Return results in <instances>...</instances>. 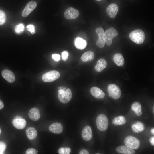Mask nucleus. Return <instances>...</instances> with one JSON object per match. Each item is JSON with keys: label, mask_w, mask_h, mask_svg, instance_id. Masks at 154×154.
<instances>
[{"label": "nucleus", "mask_w": 154, "mask_h": 154, "mask_svg": "<svg viewBox=\"0 0 154 154\" xmlns=\"http://www.w3.org/2000/svg\"><path fill=\"white\" fill-rule=\"evenodd\" d=\"M95 31L98 37L96 44L98 47L102 48L104 47L105 43V32L101 27L97 28Z\"/></svg>", "instance_id": "8"}, {"label": "nucleus", "mask_w": 154, "mask_h": 154, "mask_svg": "<svg viewBox=\"0 0 154 154\" xmlns=\"http://www.w3.org/2000/svg\"><path fill=\"white\" fill-rule=\"evenodd\" d=\"M131 127L133 132L135 133L142 132L145 129L144 124L140 121H137L133 124L132 125Z\"/></svg>", "instance_id": "24"}, {"label": "nucleus", "mask_w": 154, "mask_h": 154, "mask_svg": "<svg viewBox=\"0 0 154 154\" xmlns=\"http://www.w3.org/2000/svg\"><path fill=\"white\" fill-rule=\"evenodd\" d=\"M107 91L109 96L114 99H118L121 96V90L116 84H111L109 85L107 87Z\"/></svg>", "instance_id": "4"}, {"label": "nucleus", "mask_w": 154, "mask_h": 154, "mask_svg": "<svg viewBox=\"0 0 154 154\" xmlns=\"http://www.w3.org/2000/svg\"><path fill=\"white\" fill-rule=\"evenodd\" d=\"M28 116L32 120L34 121L38 120L40 117L39 109L36 107L32 108L29 112Z\"/></svg>", "instance_id": "13"}, {"label": "nucleus", "mask_w": 154, "mask_h": 154, "mask_svg": "<svg viewBox=\"0 0 154 154\" xmlns=\"http://www.w3.org/2000/svg\"><path fill=\"white\" fill-rule=\"evenodd\" d=\"M37 3L35 1H31L26 5L22 13L24 17L27 16L36 7Z\"/></svg>", "instance_id": "10"}, {"label": "nucleus", "mask_w": 154, "mask_h": 154, "mask_svg": "<svg viewBox=\"0 0 154 154\" xmlns=\"http://www.w3.org/2000/svg\"><path fill=\"white\" fill-rule=\"evenodd\" d=\"M79 15V12L76 9L70 7L67 9L64 13V16L67 19H71L77 18Z\"/></svg>", "instance_id": "9"}, {"label": "nucleus", "mask_w": 154, "mask_h": 154, "mask_svg": "<svg viewBox=\"0 0 154 154\" xmlns=\"http://www.w3.org/2000/svg\"><path fill=\"white\" fill-rule=\"evenodd\" d=\"M114 62L118 66H122L124 63V60L122 55L119 53H116L113 56Z\"/></svg>", "instance_id": "21"}, {"label": "nucleus", "mask_w": 154, "mask_h": 154, "mask_svg": "<svg viewBox=\"0 0 154 154\" xmlns=\"http://www.w3.org/2000/svg\"><path fill=\"white\" fill-rule=\"evenodd\" d=\"M1 74L3 78L10 83H13L15 80L14 74L11 71L8 69L3 70Z\"/></svg>", "instance_id": "15"}, {"label": "nucleus", "mask_w": 154, "mask_h": 154, "mask_svg": "<svg viewBox=\"0 0 154 154\" xmlns=\"http://www.w3.org/2000/svg\"><path fill=\"white\" fill-rule=\"evenodd\" d=\"M1 131L0 129V133H1Z\"/></svg>", "instance_id": "42"}, {"label": "nucleus", "mask_w": 154, "mask_h": 154, "mask_svg": "<svg viewBox=\"0 0 154 154\" xmlns=\"http://www.w3.org/2000/svg\"><path fill=\"white\" fill-rule=\"evenodd\" d=\"M154 107L153 106V113H154Z\"/></svg>", "instance_id": "40"}, {"label": "nucleus", "mask_w": 154, "mask_h": 154, "mask_svg": "<svg viewBox=\"0 0 154 154\" xmlns=\"http://www.w3.org/2000/svg\"><path fill=\"white\" fill-rule=\"evenodd\" d=\"M96 1H101L102 0H96Z\"/></svg>", "instance_id": "41"}, {"label": "nucleus", "mask_w": 154, "mask_h": 154, "mask_svg": "<svg viewBox=\"0 0 154 154\" xmlns=\"http://www.w3.org/2000/svg\"><path fill=\"white\" fill-rule=\"evenodd\" d=\"M60 74L56 70H52L44 74L42 78L44 82H49L57 79L60 77Z\"/></svg>", "instance_id": "6"}, {"label": "nucleus", "mask_w": 154, "mask_h": 154, "mask_svg": "<svg viewBox=\"0 0 154 154\" xmlns=\"http://www.w3.org/2000/svg\"><path fill=\"white\" fill-rule=\"evenodd\" d=\"M26 133L28 138L30 140L35 139L37 135V130L32 127L28 128L26 130Z\"/></svg>", "instance_id": "20"}, {"label": "nucleus", "mask_w": 154, "mask_h": 154, "mask_svg": "<svg viewBox=\"0 0 154 154\" xmlns=\"http://www.w3.org/2000/svg\"><path fill=\"white\" fill-rule=\"evenodd\" d=\"M58 98L60 101L64 104L69 102L71 100L72 93L71 90L69 88H62L61 87L58 88Z\"/></svg>", "instance_id": "1"}, {"label": "nucleus", "mask_w": 154, "mask_h": 154, "mask_svg": "<svg viewBox=\"0 0 154 154\" xmlns=\"http://www.w3.org/2000/svg\"><path fill=\"white\" fill-rule=\"evenodd\" d=\"M61 55L62 59L64 61H65L67 60L68 56V53L67 52L63 51Z\"/></svg>", "instance_id": "33"}, {"label": "nucleus", "mask_w": 154, "mask_h": 154, "mask_svg": "<svg viewBox=\"0 0 154 154\" xmlns=\"http://www.w3.org/2000/svg\"><path fill=\"white\" fill-rule=\"evenodd\" d=\"M4 107V104L3 102L0 100V110L2 109Z\"/></svg>", "instance_id": "37"}, {"label": "nucleus", "mask_w": 154, "mask_h": 154, "mask_svg": "<svg viewBox=\"0 0 154 154\" xmlns=\"http://www.w3.org/2000/svg\"><path fill=\"white\" fill-rule=\"evenodd\" d=\"M6 148V145L3 142L0 141V154L3 153Z\"/></svg>", "instance_id": "31"}, {"label": "nucleus", "mask_w": 154, "mask_h": 154, "mask_svg": "<svg viewBox=\"0 0 154 154\" xmlns=\"http://www.w3.org/2000/svg\"><path fill=\"white\" fill-rule=\"evenodd\" d=\"M129 36L131 40L137 44H141L144 42L145 36L144 32L142 30H135L129 34Z\"/></svg>", "instance_id": "2"}, {"label": "nucleus", "mask_w": 154, "mask_h": 154, "mask_svg": "<svg viewBox=\"0 0 154 154\" xmlns=\"http://www.w3.org/2000/svg\"><path fill=\"white\" fill-rule=\"evenodd\" d=\"M24 28V25L23 24H19L16 26L15 30L16 33H19L23 31Z\"/></svg>", "instance_id": "29"}, {"label": "nucleus", "mask_w": 154, "mask_h": 154, "mask_svg": "<svg viewBox=\"0 0 154 154\" xmlns=\"http://www.w3.org/2000/svg\"><path fill=\"white\" fill-rule=\"evenodd\" d=\"M91 94L94 97L99 99L103 98L105 96L104 93L100 88L97 87H93L90 90Z\"/></svg>", "instance_id": "17"}, {"label": "nucleus", "mask_w": 154, "mask_h": 154, "mask_svg": "<svg viewBox=\"0 0 154 154\" xmlns=\"http://www.w3.org/2000/svg\"><path fill=\"white\" fill-rule=\"evenodd\" d=\"M49 129L50 132L53 133L59 134L62 132L63 127L60 123L55 122L49 126Z\"/></svg>", "instance_id": "14"}, {"label": "nucleus", "mask_w": 154, "mask_h": 154, "mask_svg": "<svg viewBox=\"0 0 154 154\" xmlns=\"http://www.w3.org/2000/svg\"><path fill=\"white\" fill-rule=\"evenodd\" d=\"M118 11V6L115 3H112L109 5L106 9L108 15L112 18H114L116 16Z\"/></svg>", "instance_id": "11"}, {"label": "nucleus", "mask_w": 154, "mask_h": 154, "mask_svg": "<svg viewBox=\"0 0 154 154\" xmlns=\"http://www.w3.org/2000/svg\"><path fill=\"white\" fill-rule=\"evenodd\" d=\"M124 143L126 146L135 150L138 149L140 145L139 140L132 136L126 137L124 140Z\"/></svg>", "instance_id": "5"}, {"label": "nucleus", "mask_w": 154, "mask_h": 154, "mask_svg": "<svg viewBox=\"0 0 154 154\" xmlns=\"http://www.w3.org/2000/svg\"><path fill=\"white\" fill-rule=\"evenodd\" d=\"M131 109L137 115L140 116L142 114L141 106L139 102H135L133 103L131 106Z\"/></svg>", "instance_id": "26"}, {"label": "nucleus", "mask_w": 154, "mask_h": 154, "mask_svg": "<svg viewBox=\"0 0 154 154\" xmlns=\"http://www.w3.org/2000/svg\"><path fill=\"white\" fill-rule=\"evenodd\" d=\"M25 153L26 154H36L38 153V151L34 148H30L26 150Z\"/></svg>", "instance_id": "30"}, {"label": "nucleus", "mask_w": 154, "mask_h": 154, "mask_svg": "<svg viewBox=\"0 0 154 154\" xmlns=\"http://www.w3.org/2000/svg\"><path fill=\"white\" fill-rule=\"evenodd\" d=\"M150 143L151 145L154 146V137L153 136L150 137L149 139Z\"/></svg>", "instance_id": "36"}, {"label": "nucleus", "mask_w": 154, "mask_h": 154, "mask_svg": "<svg viewBox=\"0 0 154 154\" xmlns=\"http://www.w3.org/2000/svg\"><path fill=\"white\" fill-rule=\"evenodd\" d=\"M107 66L106 61L103 58L99 59L94 67L95 70L97 72H100L105 68Z\"/></svg>", "instance_id": "19"}, {"label": "nucleus", "mask_w": 154, "mask_h": 154, "mask_svg": "<svg viewBox=\"0 0 154 154\" xmlns=\"http://www.w3.org/2000/svg\"><path fill=\"white\" fill-rule=\"evenodd\" d=\"M116 30L113 27H111L106 30L105 32V43L108 46H110L113 38L118 35Z\"/></svg>", "instance_id": "7"}, {"label": "nucleus", "mask_w": 154, "mask_h": 154, "mask_svg": "<svg viewBox=\"0 0 154 154\" xmlns=\"http://www.w3.org/2000/svg\"><path fill=\"white\" fill-rule=\"evenodd\" d=\"M126 122L125 117L123 116H119L114 117L112 121V124L114 125L118 126L123 125Z\"/></svg>", "instance_id": "22"}, {"label": "nucleus", "mask_w": 154, "mask_h": 154, "mask_svg": "<svg viewBox=\"0 0 154 154\" xmlns=\"http://www.w3.org/2000/svg\"><path fill=\"white\" fill-rule=\"evenodd\" d=\"M6 21V16L5 12L0 10V25L4 24Z\"/></svg>", "instance_id": "28"}, {"label": "nucleus", "mask_w": 154, "mask_h": 154, "mask_svg": "<svg viewBox=\"0 0 154 154\" xmlns=\"http://www.w3.org/2000/svg\"><path fill=\"white\" fill-rule=\"evenodd\" d=\"M76 47L79 49L82 50L85 48L87 45L86 40L80 37L77 38L74 42Z\"/></svg>", "instance_id": "25"}, {"label": "nucleus", "mask_w": 154, "mask_h": 154, "mask_svg": "<svg viewBox=\"0 0 154 154\" xmlns=\"http://www.w3.org/2000/svg\"><path fill=\"white\" fill-rule=\"evenodd\" d=\"M82 136L83 139L86 141L90 140L92 137V133L91 127L88 125L86 126L83 129Z\"/></svg>", "instance_id": "12"}, {"label": "nucleus", "mask_w": 154, "mask_h": 154, "mask_svg": "<svg viewBox=\"0 0 154 154\" xmlns=\"http://www.w3.org/2000/svg\"><path fill=\"white\" fill-rule=\"evenodd\" d=\"M96 124L100 131H106L108 127V120L106 116L103 114L99 115L96 119Z\"/></svg>", "instance_id": "3"}, {"label": "nucleus", "mask_w": 154, "mask_h": 154, "mask_svg": "<svg viewBox=\"0 0 154 154\" xmlns=\"http://www.w3.org/2000/svg\"><path fill=\"white\" fill-rule=\"evenodd\" d=\"M151 133L153 135H154V128H152L151 130Z\"/></svg>", "instance_id": "38"}, {"label": "nucleus", "mask_w": 154, "mask_h": 154, "mask_svg": "<svg viewBox=\"0 0 154 154\" xmlns=\"http://www.w3.org/2000/svg\"><path fill=\"white\" fill-rule=\"evenodd\" d=\"M71 151L70 148L68 147H61L58 150V153L59 154H69Z\"/></svg>", "instance_id": "27"}, {"label": "nucleus", "mask_w": 154, "mask_h": 154, "mask_svg": "<svg viewBox=\"0 0 154 154\" xmlns=\"http://www.w3.org/2000/svg\"><path fill=\"white\" fill-rule=\"evenodd\" d=\"M118 153L123 154H134L135 152L132 149L127 146L121 145L118 146L116 149Z\"/></svg>", "instance_id": "18"}, {"label": "nucleus", "mask_w": 154, "mask_h": 154, "mask_svg": "<svg viewBox=\"0 0 154 154\" xmlns=\"http://www.w3.org/2000/svg\"><path fill=\"white\" fill-rule=\"evenodd\" d=\"M21 118V117L19 116H17V117H16V118Z\"/></svg>", "instance_id": "39"}, {"label": "nucleus", "mask_w": 154, "mask_h": 154, "mask_svg": "<svg viewBox=\"0 0 154 154\" xmlns=\"http://www.w3.org/2000/svg\"><path fill=\"white\" fill-rule=\"evenodd\" d=\"M26 28L27 30L29 31L32 34H34L35 33V27L34 25L32 24L28 25Z\"/></svg>", "instance_id": "32"}, {"label": "nucleus", "mask_w": 154, "mask_h": 154, "mask_svg": "<svg viewBox=\"0 0 154 154\" xmlns=\"http://www.w3.org/2000/svg\"><path fill=\"white\" fill-rule=\"evenodd\" d=\"M12 123L14 127L19 129H23L26 125V120L21 118H15L13 119Z\"/></svg>", "instance_id": "16"}, {"label": "nucleus", "mask_w": 154, "mask_h": 154, "mask_svg": "<svg viewBox=\"0 0 154 154\" xmlns=\"http://www.w3.org/2000/svg\"><path fill=\"white\" fill-rule=\"evenodd\" d=\"M79 154H88L89 153L88 151L85 149H82L79 152Z\"/></svg>", "instance_id": "35"}, {"label": "nucleus", "mask_w": 154, "mask_h": 154, "mask_svg": "<svg viewBox=\"0 0 154 154\" xmlns=\"http://www.w3.org/2000/svg\"><path fill=\"white\" fill-rule=\"evenodd\" d=\"M52 57L53 59L56 62H58L60 60V56L58 54H53Z\"/></svg>", "instance_id": "34"}, {"label": "nucleus", "mask_w": 154, "mask_h": 154, "mask_svg": "<svg viewBox=\"0 0 154 154\" xmlns=\"http://www.w3.org/2000/svg\"><path fill=\"white\" fill-rule=\"evenodd\" d=\"M94 57V54L93 52L90 51H88L82 54L81 59L82 62H88L92 60Z\"/></svg>", "instance_id": "23"}]
</instances>
